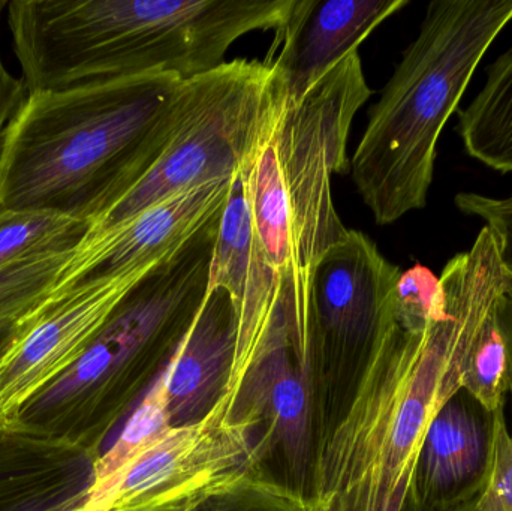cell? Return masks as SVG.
I'll use <instances>...</instances> for the list:
<instances>
[{
    "label": "cell",
    "mask_w": 512,
    "mask_h": 511,
    "mask_svg": "<svg viewBox=\"0 0 512 511\" xmlns=\"http://www.w3.org/2000/svg\"><path fill=\"white\" fill-rule=\"evenodd\" d=\"M490 423L492 416L463 390L442 408L421 450L414 506H438L480 491Z\"/></svg>",
    "instance_id": "16"
},
{
    "label": "cell",
    "mask_w": 512,
    "mask_h": 511,
    "mask_svg": "<svg viewBox=\"0 0 512 511\" xmlns=\"http://www.w3.org/2000/svg\"><path fill=\"white\" fill-rule=\"evenodd\" d=\"M72 251L35 255L0 269V326L21 320L45 302Z\"/></svg>",
    "instance_id": "21"
},
{
    "label": "cell",
    "mask_w": 512,
    "mask_h": 511,
    "mask_svg": "<svg viewBox=\"0 0 512 511\" xmlns=\"http://www.w3.org/2000/svg\"><path fill=\"white\" fill-rule=\"evenodd\" d=\"M236 311L224 288L209 285L170 360L161 371L171 428L204 419L222 398L236 350Z\"/></svg>",
    "instance_id": "14"
},
{
    "label": "cell",
    "mask_w": 512,
    "mask_h": 511,
    "mask_svg": "<svg viewBox=\"0 0 512 511\" xmlns=\"http://www.w3.org/2000/svg\"><path fill=\"white\" fill-rule=\"evenodd\" d=\"M230 404V396L222 395L204 419L171 429L116 479L93 492L86 511L120 509L213 471L251 468L261 446L252 444V428L228 419Z\"/></svg>",
    "instance_id": "10"
},
{
    "label": "cell",
    "mask_w": 512,
    "mask_h": 511,
    "mask_svg": "<svg viewBox=\"0 0 512 511\" xmlns=\"http://www.w3.org/2000/svg\"><path fill=\"white\" fill-rule=\"evenodd\" d=\"M98 456L21 426L0 431V511H86Z\"/></svg>",
    "instance_id": "13"
},
{
    "label": "cell",
    "mask_w": 512,
    "mask_h": 511,
    "mask_svg": "<svg viewBox=\"0 0 512 511\" xmlns=\"http://www.w3.org/2000/svg\"><path fill=\"white\" fill-rule=\"evenodd\" d=\"M171 429L167 392L159 375L141 399L137 410L126 420L113 444L96 458L95 482L90 495L116 479L147 450L156 446Z\"/></svg>",
    "instance_id": "19"
},
{
    "label": "cell",
    "mask_w": 512,
    "mask_h": 511,
    "mask_svg": "<svg viewBox=\"0 0 512 511\" xmlns=\"http://www.w3.org/2000/svg\"><path fill=\"white\" fill-rule=\"evenodd\" d=\"M457 129L471 158L512 173V48L487 68L483 89L460 111Z\"/></svg>",
    "instance_id": "17"
},
{
    "label": "cell",
    "mask_w": 512,
    "mask_h": 511,
    "mask_svg": "<svg viewBox=\"0 0 512 511\" xmlns=\"http://www.w3.org/2000/svg\"><path fill=\"white\" fill-rule=\"evenodd\" d=\"M510 279L492 255L457 254L432 311L396 306L364 354L354 398L322 447L316 511H406L430 425L462 390L469 354Z\"/></svg>",
    "instance_id": "1"
},
{
    "label": "cell",
    "mask_w": 512,
    "mask_h": 511,
    "mask_svg": "<svg viewBox=\"0 0 512 511\" xmlns=\"http://www.w3.org/2000/svg\"><path fill=\"white\" fill-rule=\"evenodd\" d=\"M295 0H12L8 24L27 92L129 75L197 77L248 33L274 35Z\"/></svg>",
    "instance_id": "4"
},
{
    "label": "cell",
    "mask_w": 512,
    "mask_h": 511,
    "mask_svg": "<svg viewBox=\"0 0 512 511\" xmlns=\"http://www.w3.org/2000/svg\"><path fill=\"white\" fill-rule=\"evenodd\" d=\"M159 263L48 296L18 321L0 356V431L12 428L21 408L83 356L117 306Z\"/></svg>",
    "instance_id": "8"
},
{
    "label": "cell",
    "mask_w": 512,
    "mask_h": 511,
    "mask_svg": "<svg viewBox=\"0 0 512 511\" xmlns=\"http://www.w3.org/2000/svg\"><path fill=\"white\" fill-rule=\"evenodd\" d=\"M402 270L361 231L349 230L319 263L313 285L315 347L319 338L366 354L393 317Z\"/></svg>",
    "instance_id": "11"
},
{
    "label": "cell",
    "mask_w": 512,
    "mask_h": 511,
    "mask_svg": "<svg viewBox=\"0 0 512 511\" xmlns=\"http://www.w3.org/2000/svg\"><path fill=\"white\" fill-rule=\"evenodd\" d=\"M292 341L277 333L259 353L233 396L228 419L256 428L282 444L295 473L300 474L309 455L310 392L307 374L292 365ZM295 357V356H294Z\"/></svg>",
    "instance_id": "15"
},
{
    "label": "cell",
    "mask_w": 512,
    "mask_h": 511,
    "mask_svg": "<svg viewBox=\"0 0 512 511\" xmlns=\"http://www.w3.org/2000/svg\"><path fill=\"white\" fill-rule=\"evenodd\" d=\"M141 74L32 92L0 149V209L92 222L144 176L170 135L183 84Z\"/></svg>",
    "instance_id": "3"
},
{
    "label": "cell",
    "mask_w": 512,
    "mask_h": 511,
    "mask_svg": "<svg viewBox=\"0 0 512 511\" xmlns=\"http://www.w3.org/2000/svg\"><path fill=\"white\" fill-rule=\"evenodd\" d=\"M231 180H216L179 192L99 233H87L57 275L54 294L84 282L159 263L221 218Z\"/></svg>",
    "instance_id": "9"
},
{
    "label": "cell",
    "mask_w": 512,
    "mask_h": 511,
    "mask_svg": "<svg viewBox=\"0 0 512 511\" xmlns=\"http://www.w3.org/2000/svg\"><path fill=\"white\" fill-rule=\"evenodd\" d=\"M89 230L90 222L51 210L0 209V269L35 255L71 251Z\"/></svg>",
    "instance_id": "18"
},
{
    "label": "cell",
    "mask_w": 512,
    "mask_h": 511,
    "mask_svg": "<svg viewBox=\"0 0 512 511\" xmlns=\"http://www.w3.org/2000/svg\"><path fill=\"white\" fill-rule=\"evenodd\" d=\"M8 3L6 0H0V15H2L3 9L8 8Z\"/></svg>",
    "instance_id": "28"
},
{
    "label": "cell",
    "mask_w": 512,
    "mask_h": 511,
    "mask_svg": "<svg viewBox=\"0 0 512 511\" xmlns=\"http://www.w3.org/2000/svg\"><path fill=\"white\" fill-rule=\"evenodd\" d=\"M27 95L29 92L23 78L12 75L0 56V149H2L6 129L26 101Z\"/></svg>",
    "instance_id": "24"
},
{
    "label": "cell",
    "mask_w": 512,
    "mask_h": 511,
    "mask_svg": "<svg viewBox=\"0 0 512 511\" xmlns=\"http://www.w3.org/2000/svg\"><path fill=\"white\" fill-rule=\"evenodd\" d=\"M511 410H512V390ZM480 511H512V423L504 410L492 414L486 470L477 498Z\"/></svg>",
    "instance_id": "22"
},
{
    "label": "cell",
    "mask_w": 512,
    "mask_h": 511,
    "mask_svg": "<svg viewBox=\"0 0 512 511\" xmlns=\"http://www.w3.org/2000/svg\"><path fill=\"white\" fill-rule=\"evenodd\" d=\"M501 326L504 332L505 342H507L508 360H510V374L512 390V282L507 296H505L504 306L501 311Z\"/></svg>",
    "instance_id": "26"
},
{
    "label": "cell",
    "mask_w": 512,
    "mask_h": 511,
    "mask_svg": "<svg viewBox=\"0 0 512 511\" xmlns=\"http://www.w3.org/2000/svg\"><path fill=\"white\" fill-rule=\"evenodd\" d=\"M454 203L460 212L481 219L495 233L499 257L512 281V194L496 198L477 192H460Z\"/></svg>",
    "instance_id": "23"
},
{
    "label": "cell",
    "mask_w": 512,
    "mask_h": 511,
    "mask_svg": "<svg viewBox=\"0 0 512 511\" xmlns=\"http://www.w3.org/2000/svg\"><path fill=\"white\" fill-rule=\"evenodd\" d=\"M18 321H9V323H5L0 326V356H2L3 351H5L6 347H8L11 339L14 338V333L15 330H17Z\"/></svg>",
    "instance_id": "27"
},
{
    "label": "cell",
    "mask_w": 512,
    "mask_h": 511,
    "mask_svg": "<svg viewBox=\"0 0 512 511\" xmlns=\"http://www.w3.org/2000/svg\"><path fill=\"white\" fill-rule=\"evenodd\" d=\"M219 219L144 276L83 356L21 408L15 425L99 456L102 426L129 372L158 342L182 338L203 305Z\"/></svg>",
    "instance_id": "6"
},
{
    "label": "cell",
    "mask_w": 512,
    "mask_h": 511,
    "mask_svg": "<svg viewBox=\"0 0 512 511\" xmlns=\"http://www.w3.org/2000/svg\"><path fill=\"white\" fill-rule=\"evenodd\" d=\"M270 60L236 59L183 81L170 135L144 176L90 225L99 233L179 192L231 180L251 164L273 111Z\"/></svg>",
    "instance_id": "7"
},
{
    "label": "cell",
    "mask_w": 512,
    "mask_h": 511,
    "mask_svg": "<svg viewBox=\"0 0 512 511\" xmlns=\"http://www.w3.org/2000/svg\"><path fill=\"white\" fill-rule=\"evenodd\" d=\"M277 77L273 111L242 183L256 263L291 330L298 366L307 372L315 350L316 270L349 233L334 203L333 177L349 171L352 123L373 90L358 51L301 95L288 93Z\"/></svg>",
    "instance_id": "2"
},
{
    "label": "cell",
    "mask_w": 512,
    "mask_h": 511,
    "mask_svg": "<svg viewBox=\"0 0 512 511\" xmlns=\"http://www.w3.org/2000/svg\"><path fill=\"white\" fill-rule=\"evenodd\" d=\"M408 0H295L276 35L273 63L291 95H301L331 66L358 47Z\"/></svg>",
    "instance_id": "12"
},
{
    "label": "cell",
    "mask_w": 512,
    "mask_h": 511,
    "mask_svg": "<svg viewBox=\"0 0 512 511\" xmlns=\"http://www.w3.org/2000/svg\"><path fill=\"white\" fill-rule=\"evenodd\" d=\"M510 387V360L499 312L486 324L469 354L462 390L492 416L504 410Z\"/></svg>",
    "instance_id": "20"
},
{
    "label": "cell",
    "mask_w": 512,
    "mask_h": 511,
    "mask_svg": "<svg viewBox=\"0 0 512 511\" xmlns=\"http://www.w3.org/2000/svg\"><path fill=\"white\" fill-rule=\"evenodd\" d=\"M477 494L468 495V497L457 498L450 503L438 504V506H414L406 511H480L477 506Z\"/></svg>",
    "instance_id": "25"
},
{
    "label": "cell",
    "mask_w": 512,
    "mask_h": 511,
    "mask_svg": "<svg viewBox=\"0 0 512 511\" xmlns=\"http://www.w3.org/2000/svg\"><path fill=\"white\" fill-rule=\"evenodd\" d=\"M512 21V0H436L403 51L349 161L373 219L424 209L438 143L483 57Z\"/></svg>",
    "instance_id": "5"
}]
</instances>
